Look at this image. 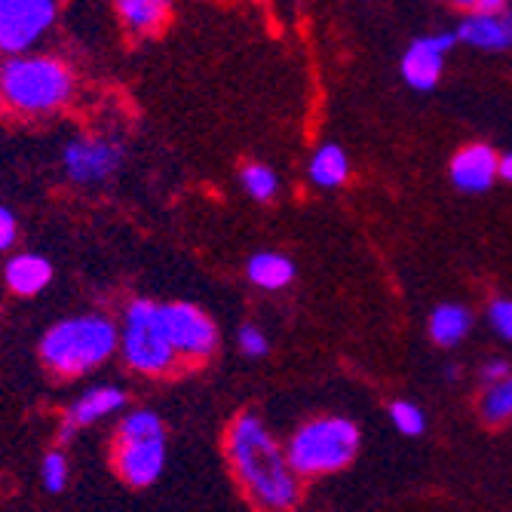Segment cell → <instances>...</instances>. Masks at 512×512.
<instances>
[{
    "instance_id": "1",
    "label": "cell",
    "mask_w": 512,
    "mask_h": 512,
    "mask_svg": "<svg viewBox=\"0 0 512 512\" xmlns=\"http://www.w3.org/2000/svg\"><path fill=\"white\" fill-rule=\"evenodd\" d=\"M227 457L258 512H292L301 500V476L292 470L286 448L255 414H240L227 430Z\"/></svg>"
},
{
    "instance_id": "2",
    "label": "cell",
    "mask_w": 512,
    "mask_h": 512,
    "mask_svg": "<svg viewBox=\"0 0 512 512\" xmlns=\"http://www.w3.org/2000/svg\"><path fill=\"white\" fill-rule=\"evenodd\" d=\"M117 350V329L105 316H74L56 322L40 341V356L56 375L74 378L102 365Z\"/></svg>"
},
{
    "instance_id": "3",
    "label": "cell",
    "mask_w": 512,
    "mask_h": 512,
    "mask_svg": "<svg viewBox=\"0 0 512 512\" xmlns=\"http://www.w3.org/2000/svg\"><path fill=\"white\" fill-rule=\"evenodd\" d=\"M74 92L68 65L46 56H19L0 71V99L22 114H46L62 108Z\"/></svg>"
},
{
    "instance_id": "4",
    "label": "cell",
    "mask_w": 512,
    "mask_h": 512,
    "mask_svg": "<svg viewBox=\"0 0 512 512\" xmlns=\"http://www.w3.org/2000/svg\"><path fill=\"white\" fill-rule=\"evenodd\" d=\"M359 451V430L347 417H316L304 424L286 445L289 463L298 476H329L344 467Z\"/></svg>"
},
{
    "instance_id": "5",
    "label": "cell",
    "mask_w": 512,
    "mask_h": 512,
    "mask_svg": "<svg viewBox=\"0 0 512 512\" xmlns=\"http://www.w3.org/2000/svg\"><path fill=\"white\" fill-rule=\"evenodd\" d=\"M123 356L135 371L145 375H163L172 368L178 353L166 341L163 322H160V304L138 298L126 310V329H123Z\"/></svg>"
},
{
    "instance_id": "6",
    "label": "cell",
    "mask_w": 512,
    "mask_h": 512,
    "mask_svg": "<svg viewBox=\"0 0 512 512\" xmlns=\"http://www.w3.org/2000/svg\"><path fill=\"white\" fill-rule=\"evenodd\" d=\"M160 322L166 341L172 344V350L184 359H209L215 344H218V329L209 319V313H203L194 304H160Z\"/></svg>"
},
{
    "instance_id": "7",
    "label": "cell",
    "mask_w": 512,
    "mask_h": 512,
    "mask_svg": "<svg viewBox=\"0 0 512 512\" xmlns=\"http://www.w3.org/2000/svg\"><path fill=\"white\" fill-rule=\"evenodd\" d=\"M56 10L53 0H0V50L19 59L53 25Z\"/></svg>"
},
{
    "instance_id": "8",
    "label": "cell",
    "mask_w": 512,
    "mask_h": 512,
    "mask_svg": "<svg viewBox=\"0 0 512 512\" xmlns=\"http://www.w3.org/2000/svg\"><path fill=\"white\" fill-rule=\"evenodd\" d=\"M163 463H166V436L132 439V442L117 439L114 445V467L120 479L132 488L154 485L163 473Z\"/></svg>"
},
{
    "instance_id": "9",
    "label": "cell",
    "mask_w": 512,
    "mask_h": 512,
    "mask_svg": "<svg viewBox=\"0 0 512 512\" xmlns=\"http://www.w3.org/2000/svg\"><path fill=\"white\" fill-rule=\"evenodd\" d=\"M65 172L68 178L80 181V184H92V181H105L108 175H114L123 163V148L108 142V138H74V142L65 148Z\"/></svg>"
},
{
    "instance_id": "10",
    "label": "cell",
    "mask_w": 512,
    "mask_h": 512,
    "mask_svg": "<svg viewBox=\"0 0 512 512\" xmlns=\"http://www.w3.org/2000/svg\"><path fill=\"white\" fill-rule=\"evenodd\" d=\"M457 40V31L454 34H430V37H417L408 53L402 56V77L408 86L414 89H433L442 77V68H445V56Z\"/></svg>"
},
{
    "instance_id": "11",
    "label": "cell",
    "mask_w": 512,
    "mask_h": 512,
    "mask_svg": "<svg viewBox=\"0 0 512 512\" xmlns=\"http://www.w3.org/2000/svg\"><path fill=\"white\" fill-rule=\"evenodd\" d=\"M497 175H500V157L488 145H470L457 151V157L451 160V181L457 191L482 194L491 188Z\"/></svg>"
},
{
    "instance_id": "12",
    "label": "cell",
    "mask_w": 512,
    "mask_h": 512,
    "mask_svg": "<svg viewBox=\"0 0 512 512\" xmlns=\"http://www.w3.org/2000/svg\"><path fill=\"white\" fill-rule=\"evenodd\" d=\"M123 405H126V393H123V390H117V387H96V390L83 393V396L68 408L59 439H62V442H68V439H71V433H74L77 427L96 424V421H102V417H108V414L120 411Z\"/></svg>"
},
{
    "instance_id": "13",
    "label": "cell",
    "mask_w": 512,
    "mask_h": 512,
    "mask_svg": "<svg viewBox=\"0 0 512 512\" xmlns=\"http://www.w3.org/2000/svg\"><path fill=\"white\" fill-rule=\"evenodd\" d=\"M457 40L476 50H509L512 46V10L497 16H467L457 28Z\"/></svg>"
},
{
    "instance_id": "14",
    "label": "cell",
    "mask_w": 512,
    "mask_h": 512,
    "mask_svg": "<svg viewBox=\"0 0 512 512\" xmlns=\"http://www.w3.org/2000/svg\"><path fill=\"white\" fill-rule=\"evenodd\" d=\"M53 264L40 255H16L7 264V286L16 295H37L40 289L50 286Z\"/></svg>"
},
{
    "instance_id": "15",
    "label": "cell",
    "mask_w": 512,
    "mask_h": 512,
    "mask_svg": "<svg viewBox=\"0 0 512 512\" xmlns=\"http://www.w3.org/2000/svg\"><path fill=\"white\" fill-rule=\"evenodd\" d=\"M470 325H473V316H470L467 307H460V304H442L430 316V338L439 347H454V344H460L463 338H467Z\"/></svg>"
},
{
    "instance_id": "16",
    "label": "cell",
    "mask_w": 512,
    "mask_h": 512,
    "mask_svg": "<svg viewBox=\"0 0 512 512\" xmlns=\"http://www.w3.org/2000/svg\"><path fill=\"white\" fill-rule=\"evenodd\" d=\"M117 13L129 31L157 34L169 19V4H163V0H120Z\"/></svg>"
},
{
    "instance_id": "17",
    "label": "cell",
    "mask_w": 512,
    "mask_h": 512,
    "mask_svg": "<svg viewBox=\"0 0 512 512\" xmlns=\"http://www.w3.org/2000/svg\"><path fill=\"white\" fill-rule=\"evenodd\" d=\"M249 279L261 289H283L295 279V264L286 255L261 252L249 261Z\"/></svg>"
},
{
    "instance_id": "18",
    "label": "cell",
    "mask_w": 512,
    "mask_h": 512,
    "mask_svg": "<svg viewBox=\"0 0 512 512\" xmlns=\"http://www.w3.org/2000/svg\"><path fill=\"white\" fill-rule=\"evenodd\" d=\"M350 175V160L338 145H322L310 160V178L319 188H338Z\"/></svg>"
},
{
    "instance_id": "19",
    "label": "cell",
    "mask_w": 512,
    "mask_h": 512,
    "mask_svg": "<svg viewBox=\"0 0 512 512\" xmlns=\"http://www.w3.org/2000/svg\"><path fill=\"white\" fill-rule=\"evenodd\" d=\"M479 411H482V421L491 427L512 421V375L500 384L485 387V393L479 399Z\"/></svg>"
},
{
    "instance_id": "20",
    "label": "cell",
    "mask_w": 512,
    "mask_h": 512,
    "mask_svg": "<svg viewBox=\"0 0 512 512\" xmlns=\"http://www.w3.org/2000/svg\"><path fill=\"white\" fill-rule=\"evenodd\" d=\"M154 436H166L163 433V421L154 411H129L120 427H117V439L132 442V439H154Z\"/></svg>"
},
{
    "instance_id": "21",
    "label": "cell",
    "mask_w": 512,
    "mask_h": 512,
    "mask_svg": "<svg viewBox=\"0 0 512 512\" xmlns=\"http://www.w3.org/2000/svg\"><path fill=\"white\" fill-rule=\"evenodd\" d=\"M240 178H243V188L249 191V197H255V200H270L276 194V184H279L273 169L264 163H249Z\"/></svg>"
},
{
    "instance_id": "22",
    "label": "cell",
    "mask_w": 512,
    "mask_h": 512,
    "mask_svg": "<svg viewBox=\"0 0 512 512\" xmlns=\"http://www.w3.org/2000/svg\"><path fill=\"white\" fill-rule=\"evenodd\" d=\"M390 421L402 436H421L427 430V417L414 402H393L390 405Z\"/></svg>"
},
{
    "instance_id": "23",
    "label": "cell",
    "mask_w": 512,
    "mask_h": 512,
    "mask_svg": "<svg viewBox=\"0 0 512 512\" xmlns=\"http://www.w3.org/2000/svg\"><path fill=\"white\" fill-rule=\"evenodd\" d=\"M40 479H43V488L50 494H59L65 488V479H68V463L62 457V451H50L43 457V467H40Z\"/></svg>"
},
{
    "instance_id": "24",
    "label": "cell",
    "mask_w": 512,
    "mask_h": 512,
    "mask_svg": "<svg viewBox=\"0 0 512 512\" xmlns=\"http://www.w3.org/2000/svg\"><path fill=\"white\" fill-rule=\"evenodd\" d=\"M240 350L246 353V356H252V359H258V356H264L267 353V335L258 329V325H243V329H240Z\"/></svg>"
},
{
    "instance_id": "25",
    "label": "cell",
    "mask_w": 512,
    "mask_h": 512,
    "mask_svg": "<svg viewBox=\"0 0 512 512\" xmlns=\"http://www.w3.org/2000/svg\"><path fill=\"white\" fill-rule=\"evenodd\" d=\"M488 319L497 329V335L512 341V301H494L491 310H488Z\"/></svg>"
},
{
    "instance_id": "26",
    "label": "cell",
    "mask_w": 512,
    "mask_h": 512,
    "mask_svg": "<svg viewBox=\"0 0 512 512\" xmlns=\"http://www.w3.org/2000/svg\"><path fill=\"white\" fill-rule=\"evenodd\" d=\"M460 10L467 16H497V13H506L509 7L503 0H467V4H460Z\"/></svg>"
},
{
    "instance_id": "27",
    "label": "cell",
    "mask_w": 512,
    "mask_h": 512,
    "mask_svg": "<svg viewBox=\"0 0 512 512\" xmlns=\"http://www.w3.org/2000/svg\"><path fill=\"white\" fill-rule=\"evenodd\" d=\"M16 243V218L7 206H0V249H10Z\"/></svg>"
},
{
    "instance_id": "28",
    "label": "cell",
    "mask_w": 512,
    "mask_h": 512,
    "mask_svg": "<svg viewBox=\"0 0 512 512\" xmlns=\"http://www.w3.org/2000/svg\"><path fill=\"white\" fill-rule=\"evenodd\" d=\"M509 375H512V371H509V365H506L503 359H491V362L482 365V381H485V387L500 384V381H506Z\"/></svg>"
},
{
    "instance_id": "29",
    "label": "cell",
    "mask_w": 512,
    "mask_h": 512,
    "mask_svg": "<svg viewBox=\"0 0 512 512\" xmlns=\"http://www.w3.org/2000/svg\"><path fill=\"white\" fill-rule=\"evenodd\" d=\"M500 178H506V181H512V154H506V157H500Z\"/></svg>"
}]
</instances>
